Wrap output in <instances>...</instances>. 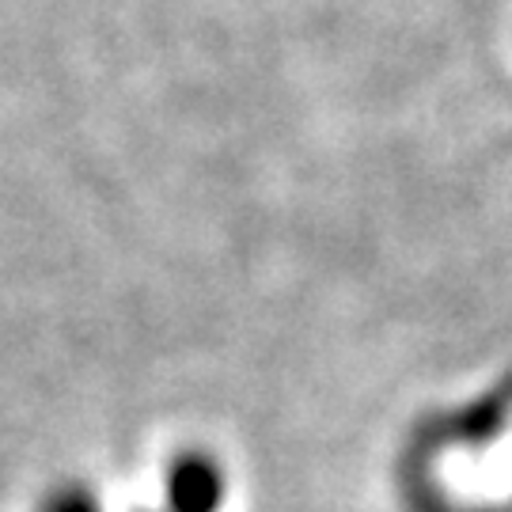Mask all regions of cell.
Returning a JSON list of instances; mask_svg holds the SVG:
<instances>
[{
	"mask_svg": "<svg viewBox=\"0 0 512 512\" xmlns=\"http://www.w3.org/2000/svg\"><path fill=\"white\" fill-rule=\"evenodd\" d=\"M228 497V475L217 456L190 448L171 459L164 478V512H220Z\"/></svg>",
	"mask_w": 512,
	"mask_h": 512,
	"instance_id": "1",
	"label": "cell"
},
{
	"mask_svg": "<svg viewBox=\"0 0 512 512\" xmlns=\"http://www.w3.org/2000/svg\"><path fill=\"white\" fill-rule=\"evenodd\" d=\"M38 512H107L103 501L95 497V490L80 486V482H69V486H57L42 497V509Z\"/></svg>",
	"mask_w": 512,
	"mask_h": 512,
	"instance_id": "2",
	"label": "cell"
}]
</instances>
